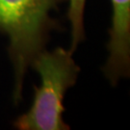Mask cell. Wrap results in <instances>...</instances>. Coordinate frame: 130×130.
I'll list each match as a JSON object with an SVG mask.
<instances>
[{"mask_svg":"<svg viewBox=\"0 0 130 130\" xmlns=\"http://www.w3.org/2000/svg\"><path fill=\"white\" fill-rule=\"evenodd\" d=\"M64 0H0V32L10 39V56L15 73L14 96L21 98L26 70L42 50L52 27L49 13Z\"/></svg>","mask_w":130,"mask_h":130,"instance_id":"6da1fadb","label":"cell"},{"mask_svg":"<svg viewBox=\"0 0 130 130\" xmlns=\"http://www.w3.org/2000/svg\"><path fill=\"white\" fill-rule=\"evenodd\" d=\"M72 52L56 48L39 52L31 62L41 76V85L35 87V98L27 113L19 117L15 126L21 130H62L70 127L63 121V99L67 90L75 83L79 68Z\"/></svg>","mask_w":130,"mask_h":130,"instance_id":"7a4b0ae2","label":"cell"},{"mask_svg":"<svg viewBox=\"0 0 130 130\" xmlns=\"http://www.w3.org/2000/svg\"><path fill=\"white\" fill-rule=\"evenodd\" d=\"M113 14L104 73L112 83L128 75L130 63V0H111Z\"/></svg>","mask_w":130,"mask_h":130,"instance_id":"3957f363","label":"cell"},{"mask_svg":"<svg viewBox=\"0 0 130 130\" xmlns=\"http://www.w3.org/2000/svg\"><path fill=\"white\" fill-rule=\"evenodd\" d=\"M86 0H70L69 19L71 25V47L72 52L84 38L83 14Z\"/></svg>","mask_w":130,"mask_h":130,"instance_id":"277c9868","label":"cell"}]
</instances>
